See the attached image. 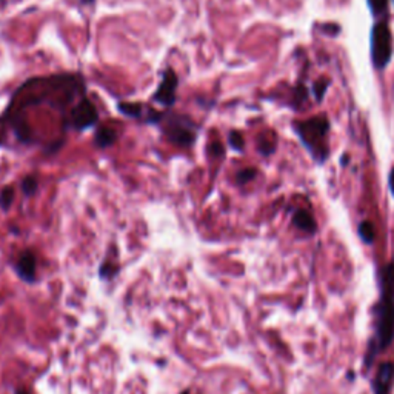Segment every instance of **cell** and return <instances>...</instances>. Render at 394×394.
Wrapping results in <instances>:
<instances>
[{
    "instance_id": "11",
    "label": "cell",
    "mask_w": 394,
    "mask_h": 394,
    "mask_svg": "<svg viewBox=\"0 0 394 394\" xmlns=\"http://www.w3.org/2000/svg\"><path fill=\"white\" fill-rule=\"evenodd\" d=\"M381 294L394 297V261L385 265L381 271Z\"/></svg>"
},
{
    "instance_id": "2",
    "label": "cell",
    "mask_w": 394,
    "mask_h": 394,
    "mask_svg": "<svg viewBox=\"0 0 394 394\" xmlns=\"http://www.w3.org/2000/svg\"><path fill=\"white\" fill-rule=\"evenodd\" d=\"M293 130L297 138L302 142L305 148L308 150L315 162L322 165L329 157V143L328 134L331 124L325 114L313 116L307 120H297L293 122Z\"/></svg>"
},
{
    "instance_id": "9",
    "label": "cell",
    "mask_w": 394,
    "mask_h": 394,
    "mask_svg": "<svg viewBox=\"0 0 394 394\" xmlns=\"http://www.w3.org/2000/svg\"><path fill=\"white\" fill-rule=\"evenodd\" d=\"M36 270H37V261L36 256L31 251H25L18 261V265H15V271L20 276L22 280L31 284L36 280Z\"/></svg>"
},
{
    "instance_id": "21",
    "label": "cell",
    "mask_w": 394,
    "mask_h": 394,
    "mask_svg": "<svg viewBox=\"0 0 394 394\" xmlns=\"http://www.w3.org/2000/svg\"><path fill=\"white\" fill-rule=\"evenodd\" d=\"M22 188H23V191H25V195H33V192L37 188L36 179H33V178L25 179V180H23V183H22Z\"/></svg>"
},
{
    "instance_id": "23",
    "label": "cell",
    "mask_w": 394,
    "mask_h": 394,
    "mask_svg": "<svg viewBox=\"0 0 394 394\" xmlns=\"http://www.w3.org/2000/svg\"><path fill=\"white\" fill-rule=\"evenodd\" d=\"M388 187H390V191H391V195L394 197V166L391 168V171L388 174Z\"/></svg>"
},
{
    "instance_id": "25",
    "label": "cell",
    "mask_w": 394,
    "mask_h": 394,
    "mask_svg": "<svg viewBox=\"0 0 394 394\" xmlns=\"http://www.w3.org/2000/svg\"><path fill=\"white\" fill-rule=\"evenodd\" d=\"M15 394H29L27 390H18L15 391Z\"/></svg>"
},
{
    "instance_id": "5",
    "label": "cell",
    "mask_w": 394,
    "mask_h": 394,
    "mask_svg": "<svg viewBox=\"0 0 394 394\" xmlns=\"http://www.w3.org/2000/svg\"><path fill=\"white\" fill-rule=\"evenodd\" d=\"M176 88H178V76L173 70H166L164 72L162 82H160L157 91L152 96L155 102L164 107H171L176 102Z\"/></svg>"
},
{
    "instance_id": "18",
    "label": "cell",
    "mask_w": 394,
    "mask_h": 394,
    "mask_svg": "<svg viewBox=\"0 0 394 394\" xmlns=\"http://www.w3.org/2000/svg\"><path fill=\"white\" fill-rule=\"evenodd\" d=\"M13 199H14V191H13V188H5L4 191H2V195H0V206L4 208V210H8V208H10V205H11V202H13Z\"/></svg>"
},
{
    "instance_id": "4",
    "label": "cell",
    "mask_w": 394,
    "mask_h": 394,
    "mask_svg": "<svg viewBox=\"0 0 394 394\" xmlns=\"http://www.w3.org/2000/svg\"><path fill=\"white\" fill-rule=\"evenodd\" d=\"M166 133L171 142L178 143L179 147L183 148L191 147L197 136V130L195 128V125L185 117H173L170 122H168Z\"/></svg>"
},
{
    "instance_id": "14",
    "label": "cell",
    "mask_w": 394,
    "mask_h": 394,
    "mask_svg": "<svg viewBox=\"0 0 394 394\" xmlns=\"http://www.w3.org/2000/svg\"><path fill=\"white\" fill-rule=\"evenodd\" d=\"M367 4H368V10L373 14V18L383 19L385 15H387L390 0H367Z\"/></svg>"
},
{
    "instance_id": "16",
    "label": "cell",
    "mask_w": 394,
    "mask_h": 394,
    "mask_svg": "<svg viewBox=\"0 0 394 394\" xmlns=\"http://www.w3.org/2000/svg\"><path fill=\"white\" fill-rule=\"evenodd\" d=\"M228 143L232 150L236 151H244L245 147V142H244V136L240 134L239 131H231L228 134Z\"/></svg>"
},
{
    "instance_id": "12",
    "label": "cell",
    "mask_w": 394,
    "mask_h": 394,
    "mask_svg": "<svg viewBox=\"0 0 394 394\" xmlns=\"http://www.w3.org/2000/svg\"><path fill=\"white\" fill-rule=\"evenodd\" d=\"M117 138V134L114 130H111V128H100V130H98V133H96V145L98 147H102V148H105V147H111L112 143H114Z\"/></svg>"
},
{
    "instance_id": "1",
    "label": "cell",
    "mask_w": 394,
    "mask_h": 394,
    "mask_svg": "<svg viewBox=\"0 0 394 394\" xmlns=\"http://www.w3.org/2000/svg\"><path fill=\"white\" fill-rule=\"evenodd\" d=\"M374 336L368 342L365 367H372L379 353L387 350L394 341V297L381 294V301L373 308Z\"/></svg>"
},
{
    "instance_id": "26",
    "label": "cell",
    "mask_w": 394,
    "mask_h": 394,
    "mask_svg": "<svg viewBox=\"0 0 394 394\" xmlns=\"http://www.w3.org/2000/svg\"><path fill=\"white\" fill-rule=\"evenodd\" d=\"M182 394H188V393H187V391H183V393H182Z\"/></svg>"
},
{
    "instance_id": "17",
    "label": "cell",
    "mask_w": 394,
    "mask_h": 394,
    "mask_svg": "<svg viewBox=\"0 0 394 394\" xmlns=\"http://www.w3.org/2000/svg\"><path fill=\"white\" fill-rule=\"evenodd\" d=\"M256 176H257V170H256V168H245V170L237 173L236 179H237V183H239V185H245V183H248V182H251V180L256 178Z\"/></svg>"
},
{
    "instance_id": "10",
    "label": "cell",
    "mask_w": 394,
    "mask_h": 394,
    "mask_svg": "<svg viewBox=\"0 0 394 394\" xmlns=\"http://www.w3.org/2000/svg\"><path fill=\"white\" fill-rule=\"evenodd\" d=\"M293 223L296 228H299L303 232H308V235H315L317 232V222L315 219V216H313L308 210H297L293 214Z\"/></svg>"
},
{
    "instance_id": "6",
    "label": "cell",
    "mask_w": 394,
    "mask_h": 394,
    "mask_svg": "<svg viewBox=\"0 0 394 394\" xmlns=\"http://www.w3.org/2000/svg\"><path fill=\"white\" fill-rule=\"evenodd\" d=\"M71 119H72V125H74V128H77V130H86V128H90L98 122V110H96V107L90 100L84 99L74 110H72Z\"/></svg>"
},
{
    "instance_id": "7",
    "label": "cell",
    "mask_w": 394,
    "mask_h": 394,
    "mask_svg": "<svg viewBox=\"0 0 394 394\" xmlns=\"http://www.w3.org/2000/svg\"><path fill=\"white\" fill-rule=\"evenodd\" d=\"M119 111L125 116H130L134 119H142L145 122H160L164 120L165 114L155 110L145 108L139 103H119Z\"/></svg>"
},
{
    "instance_id": "13",
    "label": "cell",
    "mask_w": 394,
    "mask_h": 394,
    "mask_svg": "<svg viewBox=\"0 0 394 394\" xmlns=\"http://www.w3.org/2000/svg\"><path fill=\"white\" fill-rule=\"evenodd\" d=\"M357 232H359V237L362 239V242H364V244L372 245L374 242L376 230H374L373 222H369V221L360 222L359 227H357Z\"/></svg>"
},
{
    "instance_id": "15",
    "label": "cell",
    "mask_w": 394,
    "mask_h": 394,
    "mask_svg": "<svg viewBox=\"0 0 394 394\" xmlns=\"http://www.w3.org/2000/svg\"><path fill=\"white\" fill-rule=\"evenodd\" d=\"M329 85H331V82H329L328 79H319V80H316L315 84H313L311 94L315 96V99H316L317 103L324 102V98H325Z\"/></svg>"
},
{
    "instance_id": "22",
    "label": "cell",
    "mask_w": 394,
    "mask_h": 394,
    "mask_svg": "<svg viewBox=\"0 0 394 394\" xmlns=\"http://www.w3.org/2000/svg\"><path fill=\"white\" fill-rule=\"evenodd\" d=\"M211 155H214V156H222L223 155V147L219 142H214L211 145Z\"/></svg>"
},
{
    "instance_id": "19",
    "label": "cell",
    "mask_w": 394,
    "mask_h": 394,
    "mask_svg": "<svg viewBox=\"0 0 394 394\" xmlns=\"http://www.w3.org/2000/svg\"><path fill=\"white\" fill-rule=\"evenodd\" d=\"M117 272V267L114 263L110 262H103V265L100 267V277L102 279H111Z\"/></svg>"
},
{
    "instance_id": "8",
    "label": "cell",
    "mask_w": 394,
    "mask_h": 394,
    "mask_svg": "<svg viewBox=\"0 0 394 394\" xmlns=\"http://www.w3.org/2000/svg\"><path fill=\"white\" fill-rule=\"evenodd\" d=\"M394 381V364L393 362H383L377 369L373 379V391L374 394H390Z\"/></svg>"
},
{
    "instance_id": "3",
    "label": "cell",
    "mask_w": 394,
    "mask_h": 394,
    "mask_svg": "<svg viewBox=\"0 0 394 394\" xmlns=\"http://www.w3.org/2000/svg\"><path fill=\"white\" fill-rule=\"evenodd\" d=\"M369 50H372V62L377 71H383L387 68L394 54L393 34L387 20H379L372 28L369 36Z\"/></svg>"
},
{
    "instance_id": "20",
    "label": "cell",
    "mask_w": 394,
    "mask_h": 394,
    "mask_svg": "<svg viewBox=\"0 0 394 394\" xmlns=\"http://www.w3.org/2000/svg\"><path fill=\"white\" fill-rule=\"evenodd\" d=\"M276 150V143L271 142V140H262L259 143V151L262 156H271L272 152Z\"/></svg>"
},
{
    "instance_id": "27",
    "label": "cell",
    "mask_w": 394,
    "mask_h": 394,
    "mask_svg": "<svg viewBox=\"0 0 394 394\" xmlns=\"http://www.w3.org/2000/svg\"><path fill=\"white\" fill-rule=\"evenodd\" d=\"M393 5H394V0H393Z\"/></svg>"
},
{
    "instance_id": "24",
    "label": "cell",
    "mask_w": 394,
    "mask_h": 394,
    "mask_svg": "<svg viewBox=\"0 0 394 394\" xmlns=\"http://www.w3.org/2000/svg\"><path fill=\"white\" fill-rule=\"evenodd\" d=\"M348 160H350V156H348V155H345V156H342V159H341V164H342V165H347V164H348Z\"/></svg>"
}]
</instances>
